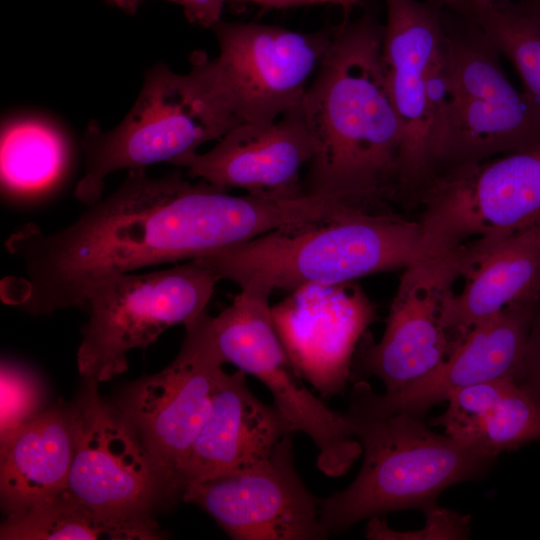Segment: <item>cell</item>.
<instances>
[{
	"label": "cell",
	"mask_w": 540,
	"mask_h": 540,
	"mask_svg": "<svg viewBox=\"0 0 540 540\" xmlns=\"http://www.w3.org/2000/svg\"><path fill=\"white\" fill-rule=\"evenodd\" d=\"M467 1L471 3H475V4H488L497 0H467Z\"/></svg>",
	"instance_id": "4dcf8cb0"
},
{
	"label": "cell",
	"mask_w": 540,
	"mask_h": 540,
	"mask_svg": "<svg viewBox=\"0 0 540 540\" xmlns=\"http://www.w3.org/2000/svg\"><path fill=\"white\" fill-rule=\"evenodd\" d=\"M87 383L72 405L75 453L65 490L99 511L152 518L156 505L172 503L165 481L133 426L99 382Z\"/></svg>",
	"instance_id": "4fadbf2b"
},
{
	"label": "cell",
	"mask_w": 540,
	"mask_h": 540,
	"mask_svg": "<svg viewBox=\"0 0 540 540\" xmlns=\"http://www.w3.org/2000/svg\"><path fill=\"white\" fill-rule=\"evenodd\" d=\"M462 269V248L426 254L404 268L382 338L375 343L366 332L358 344L351 382L376 377L385 392H396L449 357L461 336L444 327L442 316Z\"/></svg>",
	"instance_id": "7c38bea8"
},
{
	"label": "cell",
	"mask_w": 540,
	"mask_h": 540,
	"mask_svg": "<svg viewBox=\"0 0 540 540\" xmlns=\"http://www.w3.org/2000/svg\"><path fill=\"white\" fill-rule=\"evenodd\" d=\"M219 54L202 61L212 83L242 123L264 126L299 106L332 40L333 28L304 33L260 23L213 28Z\"/></svg>",
	"instance_id": "8fae6325"
},
{
	"label": "cell",
	"mask_w": 540,
	"mask_h": 540,
	"mask_svg": "<svg viewBox=\"0 0 540 540\" xmlns=\"http://www.w3.org/2000/svg\"><path fill=\"white\" fill-rule=\"evenodd\" d=\"M426 254L418 220L362 208L327 221L268 232L198 260L218 280L272 293L353 282L404 269Z\"/></svg>",
	"instance_id": "277c9868"
},
{
	"label": "cell",
	"mask_w": 540,
	"mask_h": 540,
	"mask_svg": "<svg viewBox=\"0 0 540 540\" xmlns=\"http://www.w3.org/2000/svg\"><path fill=\"white\" fill-rule=\"evenodd\" d=\"M382 62L402 129L398 200L418 204L431 179L429 65L442 40L440 0H384Z\"/></svg>",
	"instance_id": "9a60e30c"
},
{
	"label": "cell",
	"mask_w": 540,
	"mask_h": 540,
	"mask_svg": "<svg viewBox=\"0 0 540 540\" xmlns=\"http://www.w3.org/2000/svg\"><path fill=\"white\" fill-rule=\"evenodd\" d=\"M71 146L66 133L43 116L10 118L1 128V188L9 197L33 199L66 176Z\"/></svg>",
	"instance_id": "603a6c76"
},
{
	"label": "cell",
	"mask_w": 540,
	"mask_h": 540,
	"mask_svg": "<svg viewBox=\"0 0 540 540\" xmlns=\"http://www.w3.org/2000/svg\"><path fill=\"white\" fill-rule=\"evenodd\" d=\"M2 540L162 538L152 518H133L94 509L65 489L21 512L7 515Z\"/></svg>",
	"instance_id": "cb8c5ba5"
},
{
	"label": "cell",
	"mask_w": 540,
	"mask_h": 540,
	"mask_svg": "<svg viewBox=\"0 0 540 540\" xmlns=\"http://www.w3.org/2000/svg\"><path fill=\"white\" fill-rule=\"evenodd\" d=\"M185 331L174 360L129 384L114 403L157 465L172 503L181 499L186 461L225 372L208 311Z\"/></svg>",
	"instance_id": "30bf717a"
},
{
	"label": "cell",
	"mask_w": 540,
	"mask_h": 540,
	"mask_svg": "<svg viewBox=\"0 0 540 540\" xmlns=\"http://www.w3.org/2000/svg\"><path fill=\"white\" fill-rule=\"evenodd\" d=\"M537 301L511 306L474 326L442 364L401 390L377 394L365 380L355 382L348 410L375 417L402 412L422 418L458 389L498 378L520 383Z\"/></svg>",
	"instance_id": "e0dca14e"
},
{
	"label": "cell",
	"mask_w": 540,
	"mask_h": 540,
	"mask_svg": "<svg viewBox=\"0 0 540 540\" xmlns=\"http://www.w3.org/2000/svg\"><path fill=\"white\" fill-rule=\"evenodd\" d=\"M368 0H226L231 6L243 7L248 4L257 5L266 9H281L301 5L331 4L341 7L347 14L354 7Z\"/></svg>",
	"instance_id": "f546056e"
},
{
	"label": "cell",
	"mask_w": 540,
	"mask_h": 540,
	"mask_svg": "<svg viewBox=\"0 0 540 540\" xmlns=\"http://www.w3.org/2000/svg\"><path fill=\"white\" fill-rule=\"evenodd\" d=\"M271 306L274 327L297 375L330 398L350 382L358 344L376 307L355 281L305 285Z\"/></svg>",
	"instance_id": "2e32d148"
},
{
	"label": "cell",
	"mask_w": 540,
	"mask_h": 540,
	"mask_svg": "<svg viewBox=\"0 0 540 540\" xmlns=\"http://www.w3.org/2000/svg\"><path fill=\"white\" fill-rule=\"evenodd\" d=\"M304 218L297 199L228 193L175 172L133 169L74 222L44 232L26 223L5 241L20 275L0 286L3 303L32 315L83 308L89 290L114 275L201 258Z\"/></svg>",
	"instance_id": "6da1fadb"
},
{
	"label": "cell",
	"mask_w": 540,
	"mask_h": 540,
	"mask_svg": "<svg viewBox=\"0 0 540 540\" xmlns=\"http://www.w3.org/2000/svg\"><path fill=\"white\" fill-rule=\"evenodd\" d=\"M292 435L251 467L186 484L181 500L207 512L234 540H321L320 498L301 480Z\"/></svg>",
	"instance_id": "5bb4252c"
},
{
	"label": "cell",
	"mask_w": 540,
	"mask_h": 540,
	"mask_svg": "<svg viewBox=\"0 0 540 540\" xmlns=\"http://www.w3.org/2000/svg\"><path fill=\"white\" fill-rule=\"evenodd\" d=\"M217 277L200 260L171 268L111 276L87 293L77 368L86 380L105 382L128 367L127 354L146 348L168 328L184 327L207 311Z\"/></svg>",
	"instance_id": "52a82bcc"
},
{
	"label": "cell",
	"mask_w": 540,
	"mask_h": 540,
	"mask_svg": "<svg viewBox=\"0 0 540 540\" xmlns=\"http://www.w3.org/2000/svg\"><path fill=\"white\" fill-rule=\"evenodd\" d=\"M190 63L186 74L164 64L153 66L115 128L87 126L82 141L85 173L75 189L79 201L89 206L100 200L106 178L115 171L146 169L160 162L173 165L242 124L213 85L198 51Z\"/></svg>",
	"instance_id": "8992f818"
},
{
	"label": "cell",
	"mask_w": 540,
	"mask_h": 540,
	"mask_svg": "<svg viewBox=\"0 0 540 540\" xmlns=\"http://www.w3.org/2000/svg\"><path fill=\"white\" fill-rule=\"evenodd\" d=\"M246 376L239 369L222 375L186 461L183 489L190 482L260 463L284 436L292 434L277 409L250 390Z\"/></svg>",
	"instance_id": "d6986e66"
},
{
	"label": "cell",
	"mask_w": 540,
	"mask_h": 540,
	"mask_svg": "<svg viewBox=\"0 0 540 540\" xmlns=\"http://www.w3.org/2000/svg\"><path fill=\"white\" fill-rule=\"evenodd\" d=\"M519 384L540 405V297L530 324Z\"/></svg>",
	"instance_id": "f1b7e54d"
},
{
	"label": "cell",
	"mask_w": 540,
	"mask_h": 540,
	"mask_svg": "<svg viewBox=\"0 0 540 540\" xmlns=\"http://www.w3.org/2000/svg\"><path fill=\"white\" fill-rule=\"evenodd\" d=\"M426 524L417 531L391 529L385 518L374 516L368 519L365 537L372 540H460L469 538L470 515L442 508L438 504L423 512Z\"/></svg>",
	"instance_id": "4316f807"
},
{
	"label": "cell",
	"mask_w": 540,
	"mask_h": 540,
	"mask_svg": "<svg viewBox=\"0 0 540 540\" xmlns=\"http://www.w3.org/2000/svg\"><path fill=\"white\" fill-rule=\"evenodd\" d=\"M271 292L240 288L233 302L216 316L210 329L226 363L264 384L289 431L305 433L318 449L317 467L327 476L346 474L362 454L346 413L328 407L303 384L278 337L271 315Z\"/></svg>",
	"instance_id": "ba28073f"
},
{
	"label": "cell",
	"mask_w": 540,
	"mask_h": 540,
	"mask_svg": "<svg viewBox=\"0 0 540 540\" xmlns=\"http://www.w3.org/2000/svg\"><path fill=\"white\" fill-rule=\"evenodd\" d=\"M446 401L447 409L430 423L483 455L497 458L540 440V405L512 378L458 389Z\"/></svg>",
	"instance_id": "7402d4cb"
},
{
	"label": "cell",
	"mask_w": 540,
	"mask_h": 540,
	"mask_svg": "<svg viewBox=\"0 0 540 540\" xmlns=\"http://www.w3.org/2000/svg\"><path fill=\"white\" fill-rule=\"evenodd\" d=\"M128 14H134L146 0H106ZM182 7L187 20L205 28L220 22L226 0H166Z\"/></svg>",
	"instance_id": "83f0119b"
},
{
	"label": "cell",
	"mask_w": 540,
	"mask_h": 540,
	"mask_svg": "<svg viewBox=\"0 0 540 540\" xmlns=\"http://www.w3.org/2000/svg\"><path fill=\"white\" fill-rule=\"evenodd\" d=\"M419 223L427 254L497 240L540 223V143L436 174Z\"/></svg>",
	"instance_id": "9c48e42d"
},
{
	"label": "cell",
	"mask_w": 540,
	"mask_h": 540,
	"mask_svg": "<svg viewBox=\"0 0 540 540\" xmlns=\"http://www.w3.org/2000/svg\"><path fill=\"white\" fill-rule=\"evenodd\" d=\"M384 24L373 11L333 28L301 109L318 144L306 193L384 209L398 199L402 129L382 62Z\"/></svg>",
	"instance_id": "7a4b0ae2"
},
{
	"label": "cell",
	"mask_w": 540,
	"mask_h": 540,
	"mask_svg": "<svg viewBox=\"0 0 540 540\" xmlns=\"http://www.w3.org/2000/svg\"><path fill=\"white\" fill-rule=\"evenodd\" d=\"M463 288L453 293L442 323L457 336L505 309L540 297V223L492 241L461 246Z\"/></svg>",
	"instance_id": "ffe728a7"
},
{
	"label": "cell",
	"mask_w": 540,
	"mask_h": 540,
	"mask_svg": "<svg viewBox=\"0 0 540 540\" xmlns=\"http://www.w3.org/2000/svg\"><path fill=\"white\" fill-rule=\"evenodd\" d=\"M472 19L519 74L523 91L540 108V6L525 0L475 4L440 0Z\"/></svg>",
	"instance_id": "d4e9b609"
},
{
	"label": "cell",
	"mask_w": 540,
	"mask_h": 540,
	"mask_svg": "<svg viewBox=\"0 0 540 540\" xmlns=\"http://www.w3.org/2000/svg\"><path fill=\"white\" fill-rule=\"evenodd\" d=\"M0 440L45 410V389L30 369L1 362Z\"/></svg>",
	"instance_id": "484cf974"
},
{
	"label": "cell",
	"mask_w": 540,
	"mask_h": 540,
	"mask_svg": "<svg viewBox=\"0 0 540 540\" xmlns=\"http://www.w3.org/2000/svg\"><path fill=\"white\" fill-rule=\"evenodd\" d=\"M75 453L72 406L46 408L0 440V494L6 516L66 488Z\"/></svg>",
	"instance_id": "44dd1931"
},
{
	"label": "cell",
	"mask_w": 540,
	"mask_h": 540,
	"mask_svg": "<svg viewBox=\"0 0 540 540\" xmlns=\"http://www.w3.org/2000/svg\"><path fill=\"white\" fill-rule=\"evenodd\" d=\"M441 21L442 42L426 84L432 118L431 179L540 143V108L510 83L501 54L481 28L444 5Z\"/></svg>",
	"instance_id": "3957f363"
},
{
	"label": "cell",
	"mask_w": 540,
	"mask_h": 540,
	"mask_svg": "<svg viewBox=\"0 0 540 540\" xmlns=\"http://www.w3.org/2000/svg\"><path fill=\"white\" fill-rule=\"evenodd\" d=\"M318 151L301 104L275 122L237 125L205 153L196 152L177 162L191 178L247 194L289 199L306 194L301 170Z\"/></svg>",
	"instance_id": "ac0fdd59"
},
{
	"label": "cell",
	"mask_w": 540,
	"mask_h": 540,
	"mask_svg": "<svg viewBox=\"0 0 540 540\" xmlns=\"http://www.w3.org/2000/svg\"><path fill=\"white\" fill-rule=\"evenodd\" d=\"M525 1H527L529 3H532V4H535L537 6H540V0H525Z\"/></svg>",
	"instance_id": "1f68e13d"
},
{
	"label": "cell",
	"mask_w": 540,
	"mask_h": 540,
	"mask_svg": "<svg viewBox=\"0 0 540 540\" xmlns=\"http://www.w3.org/2000/svg\"><path fill=\"white\" fill-rule=\"evenodd\" d=\"M346 414L362 445L363 462L347 488L320 501L321 523L329 534L389 512H424L437 505L445 489L478 480L495 464L496 458L431 431L420 417Z\"/></svg>",
	"instance_id": "5b68a950"
}]
</instances>
